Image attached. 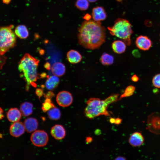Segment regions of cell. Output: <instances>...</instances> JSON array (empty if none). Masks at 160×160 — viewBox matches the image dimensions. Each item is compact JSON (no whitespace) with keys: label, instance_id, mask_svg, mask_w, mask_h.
I'll list each match as a JSON object with an SVG mask.
<instances>
[{"label":"cell","instance_id":"6da1fadb","mask_svg":"<svg viewBox=\"0 0 160 160\" xmlns=\"http://www.w3.org/2000/svg\"><path fill=\"white\" fill-rule=\"evenodd\" d=\"M105 28L100 22L86 20L82 23L79 29L78 42L86 49L99 48L105 41Z\"/></svg>","mask_w":160,"mask_h":160},{"label":"cell","instance_id":"7a4b0ae2","mask_svg":"<svg viewBox=\"0 0 160 160\" xmlns=\"http://www.w3.org/2000/svg\"><path fill=\"white\" fill-rule=\"evenodd\" d=\"M39 63L38 59L28 53L24 55L19 63L18 69L26 82L25 87L27 90L30 85L37 86L36 82L39 78L37 68Z\"/></svg>","mask_w":160,"mask_h":160},{"label":"cell","instance_id":"3957f363","mask_svg":"<svg viewBox=\"0 0 160 160\" xmlns=\"http://www.w3.org/2000/svg\"><path fill=\"white\" fill-rule=\"evenodd\" d=\"M119 95L113 94L104 100L97 98H91L86 102L87 106L84 109V114L87 117L92 119L100 115L110 116L107 110L110 104L119 100Z\"/></svg>","mask_w":160,"mask_h":160},{"label":"cell","instance_id":"277c9868","mask_svg":"<svg viewBox=\"0 0 160 160\" xmlns=\"http://www.w3.org/2000/svg\"><path fill=\"white\" fill-rule=\"evenodd\" d=\"M108 29L112 35L121 39L127 45H130L133 31L132 25L128 20L119 18L115 20L112 26L108 27Z\"/></svg>","mask_w":160,"mask_h":160},{"label":"cell","instance_id":"5b68a950","mask_svg":"<svg viewBox=\"0 0 160 160\" xmlns=\"http://www.w3.org/2000/svg\"><path fill=\"white\" fill-rule=\"evenodd\" d=\"M12 26L0 27V55H2L16 44L15 34L12 30Z\"/></svg>","mask_w":160,"mask_h":160},{"label":"cell","instance_id":"8992f818","mask_svg":"<svg viewBox=\"0 0 160 160\" xmlns=\"http://www.w3.org/2000/svg\"><path fill=\"white\" fill-rule=\"evenodd\" d=\"M147 125L151 132L160 135V113L154 112L149 115L147 119Z\"/></svg>","mask_w":160,"mask_h":160},{"label":"cell","instance_id":"52a82bcc","mask_svg":"<svg viewBox=\"0 0 160 160\" xmlns=\"http://www.w3.org/2000/svg\"><path fill=\"white\" fill-rule=\"evenodd\" d=\"M31 140L32 143L37 147L45 145L48 140V135L46 132L42 130H36L31 135Z\"/></svg>","mask_w":160,"mask_h":160},{"label":"cell","instance_id":"ba28073f","mask_svg":"<svg viewBox=\"0 0 160 160\" xmlns=\"http://www.w3.org/2000/svg\"><path fill=\"white\" fill-rule=\"evenodd\" d=\"M56 100L57 104L60 106L66 107L72 103L73 98L71 94L68 92L63 91L57 95Z\"/></svg>","mask_w":160,"mask_h":160},{"label":"cell","instance_id":"9c48e42d","mask_svg":"<svg viewBox=\"0 0 160 160\" xmlns=\"http://www.w3.org/2000/svg\"><path fill=\"white\" fill-rule=\"evenodd\" d=\"M135 44L139 49L146 51L150 48L152 43L151 40L147 36L141 35L136 38Z\"/></svg>","mask_w":160,"mask_h":160},{"label":"cell","instance_id":"30bf717a","mask_svg":"<svg viewBox=\"0 0 160 160\" xmlns=\"http://www.w3.org/2000/svg\"><path fill=\"white\" fill-rule=\"evenodd\" d=\"M25 130L24 124L19 121L14 122L9 128L10 134L15 137L21 136L24 133Z\"/></svg>","mask_w":160,"mask_h":160},{"label":"cell","instance_id":"8fae6325","mask_svg":"<svg viewBox=\"0 0 160 160\" xmlns=\"http://www.w3.org/2000/svg\"><path fill=\"white\" fill-rule=\"evenodd\" d=\"M92 15L93 20L96 21L104 20L107 17L104 9L101 7L97 6L93 8Z\"/></svg>","mask_w":160,"mask_h":160},{"label":"cell","instance_id":"7c38bea8","mask_svg":"<svg viewBox=\"0 0 160 160\" xmlns=\"http://www.w3.org/2000/svg\"><path fill=\"white\" fill-rule=\"evenodd\" d=\"M144 141V137L142 134L139 132H135L130 137L129 142L132 146L138 147L141 145Z\"/></svg>","mask_w":160,"mask_h":160},{"label":"cell","instance_id":"4fadbf2b","mask_svg":"<svg viewBox=\"0 0 160 160\" xmlns=\"http://www.w3.org/2000/svg\"><path fill=\"white\" fill-rule=\"evenodd\" d=\"M51 134L55 139L60 140L65 137V131L62 125L59 124L55 125L52 128Z\"/></svg>","mask_w":160,"mask_h":160},{"label":"cell","instance_id":"5bb4252c","mask_svg":"<svg viewBox=\"0 0 160 160\" xmlns=\"http://www.w3.org/2000/svg\"><path fill=\"white\" fill-rule=\"evenodd\" d=\"M23 124L25 130L28 133L35 131L38 127V122L37 120L33 118H27L25 120Z\"/></svg>","mask_w":160,"mask_h":160},{"label":"cell","instance_id":"9a60e30c","mask_svg":"<svg viewBox=\"0 0 160 160\" xmlns=\"http://www.w3.org/2000/svg\"><path fill=\"white\" fill-rule=\"evenodd\" d=\"M21 115L20 111L16 108H10L7 113L8 120L13 123L19 121L21 118Z\"/></svg>","mask_w":160,"mask_h":160},{"label":"cell","instance_id":"2e32d148","mask_svg":"<svg viewBox=\"0 0 160 160\" xmlns=\"http://www.w3.org/2000/svg\"><path fill=\"white\" fill-rule=\"evenodd\" d=\"M67 57L68 61L72 64H76L80 62L82 57L80 54L77 51L71 49L67 53Z\"/></svg>","mask_w":160,"mask_h":160},{"label":"cell","instance_id":"e0dca14e","mask_svg":"<svg viewBox=\"0 0 160 160\" xmlns=\"http://www.w3.org/2000/svg\"><path fill=\"white\" fill-rule=\"evenodd\" d=\"M52 73L57 76H61L63 75L65 72V65L61 63L56 62L53 64L51 68Z\"/></svg>","mask_w":160,"mask_h":160},{"label":"cell","instance_id":"ac0fdd59","mask_svg":"<svg viewBox=\"0 0 160 160\" xmlns=\"http://www.w3.org/2000/svg\"><path fill=\"white\" fill-rule=\"evenodd\" d=\"M47 76L45 83V87L49 90H53L58 86L60 82L59 79L55 75L49 77Z\"/></svg>","mask_w":160,"mask_h":160},{"label":"cell","instance_id":"d6986e66","mask_svg":"<svg viewBox=\"0 0 160 160\" xmlns=\"http://www.w3.org/2000/svg\"><path fill=\"white\" fill-rule=\"evenodd\" d=\"M111 47L113 52L119 54L124 53L126 48L125 43L124 41L119 40L114 41L112 43Z\"/></svg>","mask_w":160,"mask_h":160},{"label":"cell","instance_id":"ffe728a7","mask_svg":"<svg viewBox=\"0 0 160 160\" xmlns=\"http://www.w3.org/2000/svg\"><path fill=\"white\" fill-rule=\"evenodd\" d=\"M15 33L16 35L20 39L27 38L29 33L26 27L24 25H19L15 28Z\"/></svg>","mask_w":160,"mask_h":160},{"label":"cell","instance_id":"44dd1931","mask_svg":"<svg viewBox=\"0 0 160 160\" xmlns=\"http://www.w3.org/2000/svg\"><path fill=\"white\" fill-rule=\"evenodd\" d=\"M33 105L28 102L22 103L20 106V111L22 115L25 116L31 115L33 112Z\"/></svg>","mask_w":160,"mask_h":160},{"label":"cell","instance_id":"7402d4cb","mask_svg":"<svg viewBox=\"0 0 160 160\" xmlns=\"http://www.w3.org/2000/svg\"><path fill=\"white\" fill-rule=\"evenodd\" d=\"M47 114L49 117L53 120H58L61 116V113L60 110L55 106L48 111Z\"/></svg>","mask_w":160,"mask_h":160},{"label":"cell","instance_id":"603a6c76","mask_svg":"<svg viewBox=\"0 0 160 160\" xmlns=\"http://www.w3.org/2000/svg\"><path fill=\"white\" fill-rule=\"evenodd\" d=\"M100 61L103 65H110L113 63L114 58L112 55L105 53H103L101 57Z\"/></svg>","mask_w":160,"mask_h":160},{"label":"cell","instance_id":"cb8c5ba5","mask_svg":"<svg viewBox=\"0 0 160 160\" xmlns=\"http://www.w3.org/2000/svg\"><path fill=\"white\" fill-rule=\"evenodd\" d=\"M135 87L132 85H129L125 89L124 93L121 95L119 100L125 97H127L132 95L135 90Z\"/></svg>","mask_w":160,"mask_h":160},{"label":"cell","instance_id":"d4e9b609","mask_svg":"<svg viewBox=\"0 0 160 160\" xmlns=\"http://www.w3.org/2000/svg\"><path fill=\"white\" fill-rule=\"evenodd\" d=\"M89 1L87 0H77L75 4L77 8L81 10H86L89 6Z\"/></svg>","mask_w":160,"mask_h":160},{"label":"cell","instance_id":"484cf974","mask_svg":"<svg viewBox=\"0 0 160 160\" xmlns=\"http://www.w3.org/2000/svg\"><path fill=\"white\" fill-rule=\"evenodd\" d=\"M54 106V105L52 103L50 99L46 98L45 102L42 104V109L44 112H45L47 111Z\"/></svg>","mask_w":160,"mask_h":160},{"label":"cell","instance_id":"4316f807","mask_svg":"<svg viewBox=\"0 0 160 160\" xmlns=\"http://www.w3.org/2000/svg\"><path fill=\"white\" fill-rule=\"evenodd\" d=\"M152 82L155 87L160 88V73L157 74L153 76Z\"/></svg>","mask_w":160,"mask_h":160},{"label":"cell","instance_id":"83f0119b","mask_svg":"<svg viewBox=\"0 0 160 160\" xmlns=\"http://www.w3.org/2000/svg\"><path fill=\"white\" fill-rule=\"evenodd\" d=\"M36 93L37 96L40 98L43 95V91L41 89L37 88L36 89Z\"/></svg>","mask_w":160,"mask_h":160},{"label":"cell","instance_id":"f1b7e54d","mask_svg":"<svg viewBox=\"0 0 160 160\" xmlns=\"http://www.w3.org/2000/svg\"><path fill=\"white\" fill-rule=\"evenodd\" d=\"M54 96V93L52 92H48L45 95V97L47 98H49L51 97Z\"/></svg>","mask_w":160,"mask_h":160},{"label":"cell","instance_id":"f546056e","mask_svg":"<svg viewBox=\"0 0 160 160\" xmlns=\"http://www.w3.org/2000/svg\"><path fill=\"white\" fill-rule=\"evenodd\" d=\"M131 79L132 81L135 82L137 81L139 79L138 77L136 75H133L132 76Z\"/></svg>","mask_w":160,"mask_h":160},{"label":"cell","instance_id":"4dcf8cb0","mask_svg":"<svg viewBox=\"0 0 160 160\" xmlns=\"http://www.w3.org/2000/svg\"><path fill=\"white\" fill-rule=\"evenodd\" d=\"M92 141V138L91 137H87L86 138L85 141L87 143H91Z\"/></svg>","mask_w":160,"mask_h":160},{"label":"cell","instance_id":"1f68e13d","mask_svg":"<svg viewBox=\"0 0 160 160\" xmlns=\"http://www.w3.org/2000/svg\"><path fill=\"white\" fill-rule=\"evenodd\" d=\"M44 66L47 70H49L50 68V65L48 63H46L44 65Z\"/></svg>","mask_w":160,"mask_h":160},{"label":"cell","instance_id":"d6a6232c","mask_svg":"<svg viewBox=\"0 0 160 160\" xmlns=\"http://www.w3.org/2000/svg\"><path fill=\"white\" fill-rule=\"evenodd\" d=\"M121 119L119 118L115 119L114 123L116 124H119L121 123Z\"/></svg>","mask_w":160,"mask_h":160},{"label":"cell","instance_id":"836d02e7","mask_svg":"<svg viewBox=\"0 0 160 160\" xmlns=\"http://www.w3.org/2000/svg\"><path fill=\"white\" fill-rule=\"evenodd\" d=\"M3 111L2 109L0 107V120L2 119L4 117Z\"/></svg>","mask_w":160,"mask_h":160},{"label":"cell","instance_id":"e575fe53","mask_svg":"<svg viewBox=\"0 0 160 160\" xmlns=\"http://www.w3.org/2000/svg\"><path fill=\"white\" fill-rule=\"evenodd\" d=\"M115 160H125L126 159L123 157L122 156H119L117 157Z\"/></svg>","mask_w":160,"mask_h":160},{"label":"cell","instance_id":"d590c367","mask_svg":"<svg viewBox=\"0 0 160 160\" xmlns=\"http://www.w3.org/2000/svg\"><path fill=\"white\" fill-rule=\"evenodd\" d=\"M134 56L136 57L138 56L139 55V53L138 51L136 50L134 51V52L133 53Z\"/></svg>","mask_w":160,"mask_h":160},{"label":"cell","instance_id":"8d00e7d4","mask_svg":"<svg viewBox=\"0 0 160 160\" xmlns=\"http://www.w3.org/2000/svg\"><path fill=\"white\" fill-rule=\"evenodd\" d=\"M115 119L111 118L110 119V122L111 123H114Z\"/></svg>","mask_w":160,"mask_h":160},{"label":"cell","instance_id":"74e56055","mask_svg":"<svg viewBox=\"0 0 160 160\" xmlns=\"http://www.w3.org/2000/svg\"><path fill=\"white\" fill-rule=\"evenodd\" d=\"M11 0H3V2L6 4L9 3L10 1Z\"/></svg>","mask_w":160,"mask_h":160},{"label":"cell","instance_id":"f35d334b","mask_svg":"<svg viewBox=\"0 0 160 160\" xmlns=\"http://www.w3.org/2000/svg\"><path fill=\"white\" fill-rule=\"evenodd\" d=\"M88 1L91 2H94L96 1L97 0H87Z\"/></svg>","mask_w":160,"mask_h":160},{"label":"cell","instance_id":"ab89813d","mask_svg":"<svg viewBox=\"0 0 160 160\" xmlns=\"http://www.w3.org/2000/svg\"></svg>","mask_w":160,"mask_h":160}]
</instances>
